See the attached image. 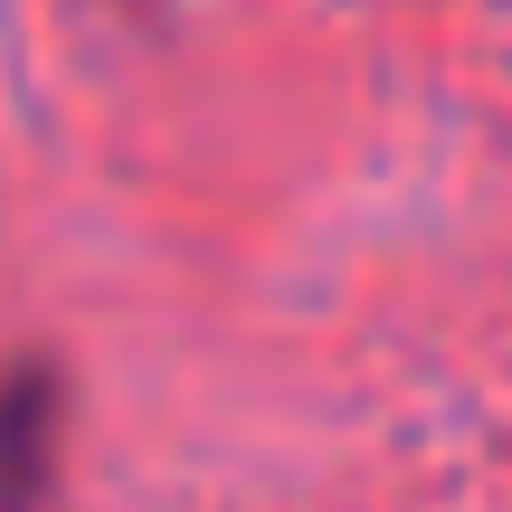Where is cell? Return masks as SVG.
<instances>
[{"label":"cell","mask_w":512,"mask_h":512,"mask_svg":"<svg viewBox=\"0 0 512 512\" xmlns=\"http://www.w3.org/2000/svg\"><path fill=\"white\" fill-rule=\"evenodd\" d=\"M67 408L76 380L48 351H10L0 361V512H48L67 484Z\"/></svg>","instance_id":"1"}]
</instances>
